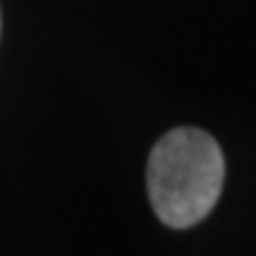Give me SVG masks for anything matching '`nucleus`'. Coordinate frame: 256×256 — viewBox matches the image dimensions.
Listing matches in <instances>:
<instances>
[{
	"label": "nucleus",
	"mask_w": 256,
	"mask_h": 256,
	"mask_svg": "<svg viewBox=\"0 0 256 256\" xmlns=\"http://www.w3.org/2000/svg\"><path fill=\"white\" fill-rule=\"evenodd\" d=\"M226 180L218 142L200 128H174L152 147L147 192L168 228H190L216 206Z\"/></svg>",
	"instance_id": "obj_1"
}]
</instances>
